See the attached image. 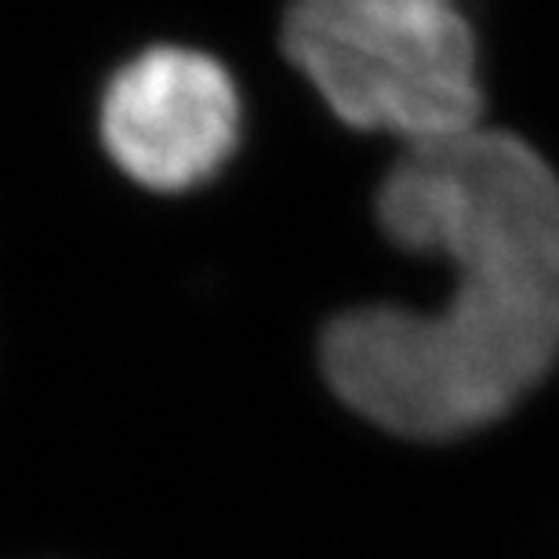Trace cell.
Returning a JSON list of instances; mask_svg holds the SVG:
<instances>
[{"label":"cell","mask_w":559,"mask_h":559,"mask_svg":"<svg viewBox=\"0 0 559 559\" xmlns=\"http://www.w3.org/2000/svg\"><path fill=\"white\" fill-rule=\"evenodd\" d=\"M396 248L451 262L440 309L360 306L328 323L320 367L356 415L407 440L506 418L559 360V175L509 131L411 145L374 200Z\"/></svg>","instance_id":"obj_1"},{"label":"cell","mask_w":559,"mask_h":559,"mask_svg":"<svg viewBox=\"0 0 559 559\" xmlns=\"http://www.w3.org/2000/svg\"><path fill=\"white\" fill-rule=\"evenodd\" d=\"M284 51L342 124L411 145L479 128V40L457 0H290Z\"/></svg>","instance_id":"obj_2"},{"label":"cell","mask_w":559,"mask_h":559,"mask_svg":"<svg viewBox=\"0 0 559 559\" xmlns=\"http://www.w3.org/2000/svg\"><path fill=\"white\" fill-rule=\"evenodd\" d=\"M243 128L229 70L204 51L156 44L109 76L98 109L106 153L153 193L200 189L237 156Z\"/></svg>","instance_id":"obj_3"}]
</instances>
